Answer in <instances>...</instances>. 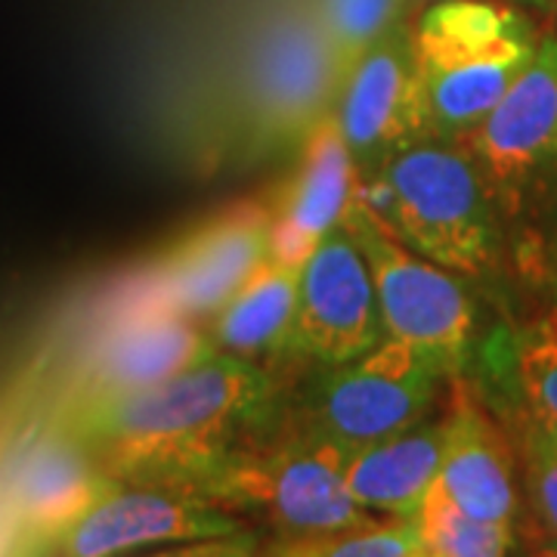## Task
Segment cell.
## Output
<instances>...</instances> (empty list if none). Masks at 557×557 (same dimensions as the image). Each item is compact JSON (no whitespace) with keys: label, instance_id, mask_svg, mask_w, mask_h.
<instances>
[{"label":"cell","instance_id":"cell-19","mask_svg":"<svg viewBox=\"0 0 557 557\" xmlns=\"http://www.w3.org/2000/svg\"><path fill=\"white\" fill-rule=\"evenodd\" d=\"M424 557H502L518 548L515 523L486 520L465 511L443 493L437 480L416 515Z\"/></svg>","mask_w":557,"mask_h":557},{"label":"cell","instance_id":"cell-3","mask_svg":"<svg viewBox=\"0 0 557 557\" xmlns=\"http://www.w3.org/2000/svg\"><path fill=\"white\" fill-rule=\"evenodd\" d=\"M379 214L421 258L461 276L496 267L502 233L496 193L461 143L424 139L379 174Z\"/></svg>","mask_w":557,"mask_h":557},{"label":"cell","instance_id":"cell-10","mask_svg":"<svg viewBox=\"0 0 557 557\" xmlns=\"http://www.w3.org/2000/svg\"><path fill=\"white\" fill-rule=\"evenodd\" d=\"M461 146L496 199L515 201L557 174V35H542L523 75Z\"/></svg>","mask_w":557,"mask_h":557},{"label":"cell","instance_id":"cell-9","mask_svg":"<svg viewBox=\"0 0 557 557\" xmlns=\"http://www.w3.org/2000/svg\"><path fill=\"white\" fill-rule=\"evenodd\" d=\"M276 218L263 208H236L174 245L143 282L137 313L214 317L273 255Z\"/></svg>","mask_w":557,"mask_h":557},{"label":"cell","instance_id":"cell-11","mask_svg":"<svg viewBox=\"0 0 557 557\" xmlns=\"http://www.w3.org/2000/svg\"><path fill=\"white\" fill-rule=\"evenodd\" d=\"M239 533V520L208 498L161 486H115L60 527L47 545L60 555L100 557L174 542H226Z\"/></svg>","mask_w":557,"mask_h":557},{"label":"cell","instance_id":"cell-21","mask_svg":"<svg viewBox=\"0 0 557 557\" xmlns=\"http://www.w3.org/2000/svg\"><path fill=\"white\" fill-rule=\"evenodd\" d=\"M317 13L347 75L375 40L399 25L403 0H319Z\"/></svg>","mask_w":557,"mask_h":557},{"label":"cell","instance_id":"cell-12","mask_svg":"<svg viewBox=\"0 0 557 557\" xmlns=\"http://www.w3.org/2000/svg\"><path fill=\"white\" fill-rule=\"evenodd\" d=\"M384 338L372 270L341 223L300 263L298 354L338 366Z\"/></svg>","mask_w":557,"mask_h":557},{"label":"cell","instance_id":"cell-14","mask_svg":"<svg viewBox=\"0 0 557 557\" xmlns=\"http://www.w3.org/2000/svg\"><path fill=\"white\" fill-rule=\"evenodd\" d=\"M357 164L341 137L335 112L304 143V159L273 223V255L304 263L325 233L341 226L354 201Z\"/></svg>","mask_w":557,"mask_h":557},{"label":"cell","instance_id":"cell-24","mask_svg":"<svg viewBox=\"0 0 557 557\" xmlns=\"http://www.w3.org/2000/svg\"><path fill=\"white\" fill-rule=\"evenodd\" d=\"M508 3H518V7H527V10H542V13L557 10V0H508Z\"/></svg>","mask_w":557,"mask_h":557},{"label":"cell","instance_id":"cell-23","mask_svg":"<svg viewBox=\"0 0 557 557\" xmlns=\"http://www.w3.org/2000/svg\"><path fill=\"white\" fill-rule=\"evenodd\" d=\"M523 483L527 496L536 508L542 530L548 533L545 552L557 555V434L539 421H527L523 428Z\"/></svg>","mask_w":557,"mask_h":557},{"label":"cell","instance_id":"cell-6","mask_svg":"<svg viewBox=\"0 0 557 557\" xmlns=\"http://www.w3.org/2000/svg\"><path fill=\"white\" fill-rule=\"evenodd\" d=\"M443 379L434 359L384 338L359 357L325 366L307 391L300 428L347 456L421 424Z\"/></svg>","mask_w":557,"mask_h":557},{"label":"cell","instance_id":"cell-13","mask_svg":"<svg viewBox=\"0 0 557 557\" xmlns=\"http://www.w3.org/2000/svg\"><path fill=\"white\" fill-rule=\"evenodd\" d=\"M443 424V461L437 483L471 515L515 523L518 515V458L496 418L480 397L456 381Z\"/></svg>","mask_w":557,"mask_h":557},{"label":"cell","instance_id":"cell-25","mask_svg":"<svg viewBox=\"0 0 557 557\" xmlns=\"http://www.w3.org/2000/svg\"><path fill=\"white\" fill-rule=\"evenodd\" d=\"M431 3H434V0H431Z\"/></svg>","mask_w":557,"mask_h":557},{"label":"cell","instance_id":"cell-7","mask_svg":"<svg viewBox=\"0 0 557 557\" xmlns=\"http://www.w3.org/2000/svg\"><path fill=\"white\" fill-rule=\"evenodd\" d=\"M344 65L317 10L295 7L270 22L245 69V109L263 149L304 146L335 112Z\"/></svg>","mask_w":557,"mask_h":557},{"label":"cell","instance_id":"cell-15","mask_svg":"<svg viewBox=\"0 0 557 557\" xmlns=\"http://www.w3.org/2000/svg\"><path fill=\"white\" fill-rule=\"evenodd\" d=\"M220 354L211 335L177 313H137L102 344L94 362V391L87 399L119 397L152 387L189 366Z\"/></svg>","mask_w":557,"mask_h":557},{"label":"cell","instance_id":"cell-16","mask_svg":"<svg viewBox=\"0 0 557 557\" xmlns=\"http://www.w3.org/2000/svg\"><path fill=\"white\" fill-rule=\"evenodd\" d=\"M300 263L270 258L211 317L208 335L223 354L251 359L258 366L298 354Z\"/></svg>","mask_w":557,"mask_h":557},{"label":"cell","instance_id":"cell-18","mask_svg":"<svg viewBox=\"0 0 557 557\" xmlns=\"http://www.w3.org/2000/svg\"><path fill=\"white\" fill-rule=\"evenodd\" d=\"M115 486L119 483L100 478L75 446L50 440L28 446L16 458L7 493L25 518L44 527L50 523L57 533Z\"/></svg>","mask_w":557,"mask_h":557},{"label":"cell","instance_id":"cell-5","mask_svg":"<svg viewBox=\"0 0 557 557\" xmlns=\"http://www.w3.org/2000/svg\"><path fill=\"white\" fill-rule=\"evenodd\" d=\"M214 505L263 511L282 542L325 536L375 520L344 480V453L298 424L270 449H242L205 493Z\"/></svg>","mask_w":557,"mask_h":557},{"label":"cell","instance_id":"cell-20","mask_svg":"<svg viewBox=\"0 0 557 557\" xmlns=\"http://www.w3.org/2000/svg\"><path fill=\"white\" fill-rule=\"evenodd\" d=\"M276 555L295 557H424V542L416 518H384L325 536L278 542Z\"/></svg>","mask_w":557,"mask_h":557},{"label":"cell","instance_id":"cell-1","mask_svg":"<svg viewBox=\"0 0 557 557\" xmlns=\"http://www.w3.org/2000/svg\"><path fill=\"white\" fill-rule=\"evenodd\" d=\"M276 412L267 369L236 354H214L152 387L84 399L72 434L100 453L131 486L201 496Z\"/></svg>","mask_w":557,"mask_h":557},{"label":"cell","instance_id":"cell-22","mask_svg":"<svg viewBox=\"0 0 557 557\" xmlns=\"http://www.w3.org/2000/svg\"><path fill=\"white\" fill-rule=\"evenodd\" d=\"M518 379L530 418L557 434V325L539 322L518 344Z\"/></svg>","mask_w":557,"mask_h":557},{"label":"cell","instance_id":"cell-4","mask_svg":"<svg viewBox=\"0 0 557 557\" xmlns=\"http://www.w3.org/2000/svg\"><path fill=\"white\" fill-rule=\"evenodd\" d=\"M341 223L372 270L384 335L434 359L443 375H458L478 335V304L461 273L412 251L379 208L359 196Z\"/></svg>","mask_w":557,"mask_h":557},{"label":"cell","instance_id":"cell-8","mask_svg":"<svg viewBox=\"0 0 557 557\" xmlns=\"http://www.w3.org/2000/svg\"><path fill=\"white\" fill-rule=\"evenodd\" d=\"M341 137L357 164V177L379 180L384 164L428 137L416 38L403 22L359 57L341 81L335 102Z\"/></svg>","mask_w":557,"mask_h":557},{"label":"cell","instance_id":"cell-2","mask_svg":"<svg viewBox=\"0 0 557 557\" xmlns=\"http://www.w3.org/2000/svg\"><path fill=\"white\" fill-rule=\"evenodd\" d=\"M412 38L428 137L461 143L523 75L542 35L518 3L434 0Z\"/></svg>","mask_w":557,"mask_h":557},{"label":"cell","instance_id":"cell-17","mask_svg":"<svg viewBox=\"0 0 557 557\" xmlns=\"http://www.w3.org/2000/svg\"><path fill=\"white\" fill-rule=\"evenodd\" d=\"M443 461V424H416L344 456L350 496L372 515L416 518Z\"/></svg>","mask_w":557,"mask_h":557}]
</instances>
